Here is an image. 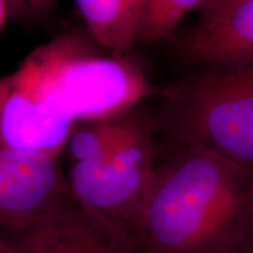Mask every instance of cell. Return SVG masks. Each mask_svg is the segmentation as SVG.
Here are the masks:
<instances>
[{"label":"cell","mask_w":253,"mask_h":253,"mask_svg":"<svg viewBox=\"0 0 253 253\" xmlns=\"http://www.w3.org/2000/svg\"><path fill=\"white\" fill-rule=\"evenodd\" d=\"M253 227V170L167 148L126 246L131 253H236Z\"/></svg>","instance_id":"1"},{"label":"cell","mask_w":253,"mask_h":253,"mask_svg":"<svg viewBox=\"0 0 253 253\" xmlns=\"http://www.w3.org/2000/svg\"><path fill=\"white\" fill-rule=\"evenodd\" d=\"M162 95L168 148L208 150L253 170V65L192 66Z\"/></svg>","instance_id":"2"},{"label":"cell","mask_w":253,"mask_h":253,"mask_svg":"<svg viewBox=\"0 0 253 253\" xmlns=\"http://www.w3.org/2000/svg\"><path fill=\"white\" fill-rule=\"evenodd\" d=\"M17 71L75 123L125 115L154 93L135 61L100 54L77 34L38 47Z\"/></svg>","instance_id":"3"},{"label":"cell","mask_w":253,"mask_h":253,"mask_svg":"<svg viewBox=\"0 0 253 253\" xmlns=\"http://www.w3.org/2000/svg\"><path fill=\"white\" fill-rule=\"evenodd\" d=\"M149 120L136 115L130 129L100 160L71 163L73 199L110 237L126 246L149 194L158 160Z\"/></svg>","instance_id":"4"},{"label":"cell","mask_w":253,"mask_h":253,"mask_svg":"<svg viewBox=\"0 0 253 253\" xmlns=\"http://www.w3.org/2000/svg\"><path fill=\"white\" fill-rule=\"evenodd\" d=\"M73 203L60 157L0 147V231L20 229Z\"/></svg>","instance_id":"5"},{"label":"cell","mask_w":253,"mask_h":253,"mask_svg":"<svg viewBox=\"0 0 253 253\" xmlns=\"http://www.w3.org/2000/svg\"><path fill=\"white\" fill-rule=\"evenodd\" d=\"M74 123L18 71L0 77V147L60 157Z\"/></svg>","instance_id":"6"},{"label":"cell","mask_w":253,"mask_h":253,"mask_svg":"<svg viewBox=\"0 0 253 253\" xmlns=\"http://www.w3.org/2000/svg\"><path fill=\"white\" fill-rule=\"evenodd\" d=\"M0 235L12 253H131L75 202Z\"/></svg>","instance_id":"7"},{"label":"cell","mask_w":253,"mask_h":253,"mask_svg":"<svg viewBox=\"0 0 253 253\" xmlns=\"http://www.w3.org/2000/svg\"><path fill=\"white\" fill-rule=\"evenodd\" d=\"M189 66L203 63L253 65V0H237L219 13L201 18L175 41Z\"/></svg>","instance_id":"8"},{"label":"cell","mask_w":253,"mask_h":253,"mask_svg":"<svg viewBox=\"0 0 253 253\" xmlns=\"http://www.w3.org/2000/svg\"><path fill=\"white\" fill-rule=\"evenodd\" d=\"M74 1L97 45L114 55H123L138 43L143 0Z\"/></svg>","instance_id":"9"},{"label":"cell","mask_w":253,"mask_h":253,"mask_svg":"<svg viewBox=\"0 0 253 253\" xmlns=\"http://www.w3.org/2000/svg\"><path fill=\"white\" fill-rule=\"evenodd\" d=\"M135 119L136 114L131 110L114 119L74 123L66 144L71 163L100 160L119 143Z\"/></svg>","instance_id":"10"},{"label":"cell","mask_w":253,"mask_h":253,"mask_svg":"<svg viewBox=\"0 0 253 253\" xmlns=\"http://www.w3.org/2000/svg\"><path fill=\"white\" fill-rule=\"evenodd\" d=\"M212 0H143L138 43L157 42L172 36L190 12H203Z\"/></svg>","instance_id":"11"},{"label":"cell","mask_w":253,"mask_h":253,"mask_svg":"<svg viewBox=\"0 0 253 253\" xmlns=\"http://www.w3.org/2000/svg\"><path fill=\"white\" fill-rule=\"evenodd\" d=\"M8 15L19 20L36 19L53 5L55 0H4Z\"/></svg>","instance_id":"12"},{"label":"cell","mask_w":253,"mask_h":253,"mask_svg":"<svg viewBox=\"0 0 253 253\" xmlns=\"http://www.w3.org/2000/svg\"><path fill=\"white\" fill-rule=\"evenodd\" d=\"M235 1H237V0H212L211 4L209 5L203 12H202L201 18L212 17V15L219 13V12L223 11V9L229 7V6L231 4H233Z\"/></svg>","instance_id":"13"},{"label":"cell","mask_w":253,"mask_h":253,"mask_svg":"<svg viewBox=\"0 0 253 253\" xmlns=\"http://www.w3.org/2000/svg\"><path fill=\"white\" fill-rule=\"evenodd\" d=\"M236 253H253V227L246 236V238L243 240L242 244L239 245Z\"/></svg>","instance_id":"14"},{"label":"cell","mask_w":253,"mask_h":253,"mask_svg":"<svg viewBox=\"0 0 253 253\" xmlns=\"http://www.w3.org/2000/svg\"><path fill=\"white\" fill-rule=\"evenodd\" d=\"M8 15L7 7H6V4L4 0H0V30H1L2 25H4V21L6 17Z\"/></svg>","instance_id":"15"},{"label":"cell","mask_w":253,"mask_h":253,"mask_svg":"<svg viewBox=\"0 0 253 253\" xmlns=\"http://www.w3.org/2000/svg\"><path fill=\"white\" fill-rule=\"evenodd\" d=\"M0 253H12L11 249L8 248L7 243L1 235H0Z\"/></svg>","instance_id":"16"}]
</instances>
